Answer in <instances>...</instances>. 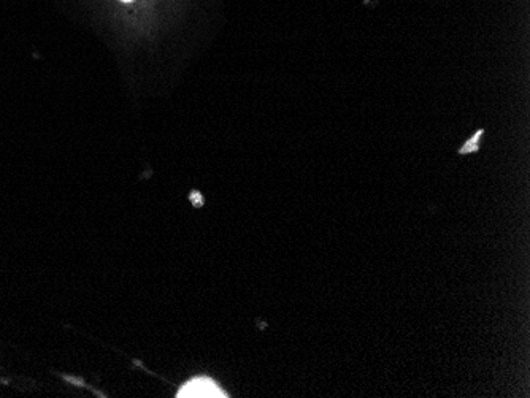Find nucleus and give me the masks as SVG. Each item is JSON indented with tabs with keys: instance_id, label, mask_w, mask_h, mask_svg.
Masks as SVG:
<instances>
[{
	"instance_id": "f257e3e1",
	"label": "nucleus",
	"mask_w": 530,
	"mask_h": 398,
	"mask_svg": "<svg viewBox=\"0 0 530 398\" xmlns=\"http://www.w3.org/2000/svg\"><path fill=\"white\" fill-rule=\"evenodd\" d=\"M178 398H224L226 392L219 389L218 384L212 379L196 378L181 387Z\"/></svg>"
},
{
	"instance_id": "f03ea898",
	"label": "nucleus",
	"mask_w": 530,
	"mask_h": 398,
	"mask_svg": "<svg viewBox=\"0 0 530 398\" xmlns=\"http://www.w3.org/2000/svg\"><path fill=\"white\" fill-rule=\"evenodd\" d=\"M121 2H132V0H121Z\"/></svg>"
}]
</instances>
